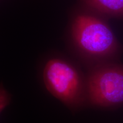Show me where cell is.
Segmentation results:
<instances>
[{
    "mask_svg": "<svg viewBox=\"0 0 123 123\" xmlns=\"http://www.w3.org/2000/svg\"><path fill=\"white\" fill-rule=\"evenodd\" d=\"M43 79L48 91L69 108L79 107L87 101L86 79L67 61L49 60L44 66Z\"/></svg>",
    "mask_w": 123,
    "mask_h": 123,
    "instance_id": "2",
    "label": "cell"
},
{
    "mask_svg": "<svg viewBox=\"0 0 123 123\" xmlns=\"http://www.w3.org/2000/svg\"><path fill=\"white\" fill-rule=\"evenodd\" d=\"M93 11L114 17H123V0H81Z\"/></svg>",
    "mask_w": 123,
    "mask_h": 123,
    "instance_id": "4",
    "label": "cell"
},
{
    "mask_svg": "<svg viewBox=\"0 0 123 123\" xmlns=\"http://www.w3.org/2000/svg\"><path fill=\"white\" fill-rule=\"evenodd\" d=\"M87 101L101 108L123 104V65L99 63L86 79Z\"/></svg>",
    "mask_w": 123,
    "mask_h": 123,
    "instance_id": "3",
    "label": "cell"
},
{
    "mask_svg": "<svg viewBox=\"0 0 123 123\" xmlns=\"http://www.w3.org/2000/svg\"><path fill=\"white\" fill-rule=\"evenodd\" d=\"M11 97L9 92L5 90L3 86L0 88V112L1 113L5 110V108L10 104Z\"/></svg>",
    "mask_w": 123,
    "mask_h": 123,
    "instance_id": "5",
    "label": "cell"
},
{
    "mask_svg": "<svg viewBox=\"0 0 123 123\" xmlns=\"http://www.w3.org/2000/svg\"><path fill=\"white\" fill-rule=\"evenodd\" d=\"M72 37L80 53L100 63L119 53V43L110 26L93 15L81 14L76 17L72 26Z\"/></svg>",
    "mask_w": 123,
    "mask_h": 123,
    "instance_id": "1",
    "label": "cell"
}]
</instances>
